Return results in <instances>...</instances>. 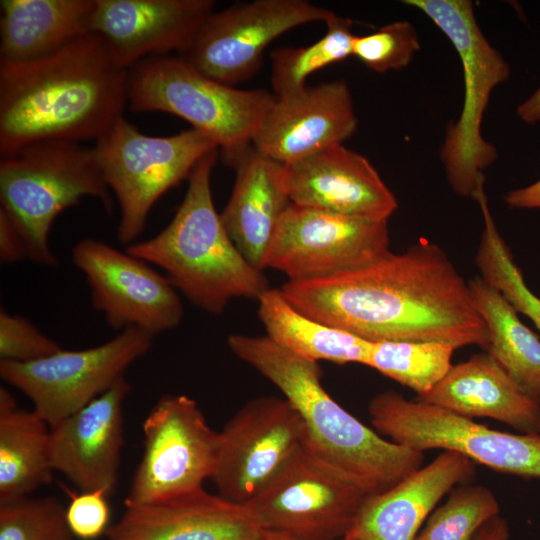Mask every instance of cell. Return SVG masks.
I'll return each instance as SVG.
<instances>
[{"mask_svg": "<svg viewBox=\"0 0 540 540\" xmlns=\"http://www.w3.org/2000/svg\"><path fill=\"white\" fill-rule=\"evenodd\" d=\"M455 350L453 345L439 341L372 342L368 367L420 396L447 375Z\"/></svg>", "mask_w": 540, "mask_h": 540, "instance_id": "obj_31", "label": "cell"}, {"mask_svg": "<svg viewBox=\"0 0 540 540\" xmlns=\"http://www.w3.org/2000/svg\"><path fill=\"white\" fill-rule=\"evenodd\" d=\"M144 452L124 505L142 504L202 487L212 478L218 453L213 431L197 402L164 395L142 425Z\"/></svg>", "mask_w": 540, "mask_h": 540, "instance_id": "obj_12", "label": "cell"}, {"mask_svg": "<svg viewBox=\"0 0 540 540\" xmlns=\"http://www.w3.org/2000/svg\"><path fill=\"white\" fill-rule=\"evenodd\" d=\"M215 149L194 167L185 196L170 223L155 236L129 244L131 255L161 268L193 305L220 314L235 298L258 300L270 289L229 237L211 192Z\"/></svg>", "mask_w": 540, "mask_h": 540, "instance_id": "obj_4", "label": "cell"}, {"mask_svg": "<svg viewBox=\"0 0 540 540\" xmlns=\"http://www.w3.org/2000/svg\"><path fill=\"white\" fill-rule=\"evenodd\" d=\"M50 425L34 410L17 406L12 394L0 388V503L30 496L49 484Z\"/></svg>", "mask_w": 540, "mask_h": 540, "instance_id": "obj_26", "label": "cell"}, {"mask_svg": "<svg viewBox=\"0 0 540 540\" xmlns=\"http://www.w3.org/2000/svg\"><path fill=\"white\" fill-rule=\"evenodd\" d=\"M326 33L305 47H282L271 53V85L278 98L304 90L307 78L329 65L352 56L353 21L333 11L328 16Z\"/></svg>", "mask_w": 540, "mask_h": 540, "instance_id": "obj_29", "label": "cell"}, {"mask_svg": "<svg viewBox=\"0 0 540 540\" xmlns=\"http://www.w3.org/2000/svg\"><path fill=\"white\" fill-rule=\"evenodd\" d=\"M224 162L235 168L236 178L220 213L222 223L243 256L263 270L279 221L291 205L284 165L263 156L252 145Z\"/></svg>", "mask_w": 540, "mask_h": 540, "instance_id": "obj_23", "label": "cell"}, {"mask_svg": "<svg viewBox=\"0 0 540 540\" xmlns=\"http://www.w3.org/2000/svg\"><path fill=\"white\" fill-rule=\"evenodd\" d=\"M499 510L496 496L487 487L461 486L434 511L415 540H473Z\"/></svg>", "mask_w": 540, "mask_h": 540, "instance_id": "obj_32", "label": "cell"}, {"mask_svg": "<svg viewBox=\"0 0 540 540\" xmlns=\"http://www.w3.org/2000/svg\"><path fill=\"white\" fill-rule=\"evenodd\" d=\"M72 261L86 278L94 309L111 328H137L154 337L181 323L177 290L147 262L93 238L74 245Z\"/></svg>", "mask_w": 540, "mask_h": 540, "instance_id": "obj_16", "label": "cell"}, {"mask_svg": "<svg viewBox=\"0 0 540 540\" xmlns=\"http://www.w3.org/2000/svg\"><path fill=\"white\" fill-rule=\"evenodd\" d=\"M474 474L472 460L454 451H443L390 489L367 496L345 539L415 540L441 498Z\"/></svg>", "mask_w": 540, "mask_h": 540, "instance_id": "obj_22", "label": "cell"}, {"mask_svg": "<svg viewBox=\"0 0 540 540\" xmlns=\"http://www.w3.org/2000/svg\"><path fill=\"white\" fill-rule=\"evenodd\" d=\"M374 428L389 440L425 452L454 451L494 471L540 478V434H513L473 421L439 406L411 401L394 391L368 405Z\"/></svg>", "mask_w": 540, "mask_h": 540, "instance_id": "obj_9", "label": "cell"}, {"mask_svg": "<svg viewBox=\"0 0 540 540\" xmlns=\"http://www.w3.org/2000/svg\"><path fill=\"white\" fill-rule=\"evenodd\" d=\"M256 540H300L285 533L264 530L262 534ZM347 540V539H340Z\"/></svg>", "mask_w": 540, "mask_h": 540, "instance_id": "obj_41", "label": "cell"}, {"mask_svg": "<svg viewBox=\"0 0 540 540\" xmlns=\"http://www.w3.org/2000/svg\"><path fill=\"white\" fill-rule=\"evenodd\" d=\"M0 540H76L66 508L55 497H23L0 503Z\"/></svg>", "mask_w": 540, "mask_h": 540, "instance_id": "obj_33", "label": "cell"}, {"mask_svg": "<svg viewBox=\"0 0 540 540\" xmlns=\"http://www.w3.org/2000/svg\"><path fill=\"white\" fill-rule=\"evenodd\" d=\"M276 96L218 82L180 56L143 59L129 68L133 112L178 116L221 148L223 160L249 147Z\"/></svg>", "mask_w": 540, "mask_h": 540, "instance_id": "obj_6", "label": "cell"}, {"mask_svg": "<svg viewBox=\"0 0 540 540\" xmlns=\"http://www.w3.org/2000/svg\"><path fill=\"white\" fill-rule=\"evenodd\" d=\"M419 50L417 31L408 21H395L371 34L355 35L352 42V55L377 73L407 67Z\"/></svg>", "mask_w": 540, "mask_h": 540, "instance_id": "obj_34", "label": "cell"}, {"mask_svg": "<svg viewBox=\"0 0 540 540\" xmlns=\"http://www.w3.org/2000/svg\"><path fill=\"white\" fill-rule=\"evenodd\" d=\"M509 537L507 521L497 515L480 528L473 540H509Z\"/></svg>", "mask_w": 540, "mask_h": 540, "instance_id": "obj_39", "label": "cell"}, {"mask_svg": "<svg viewBox=\"0 0 540 540\" xmlns=\"http://www.w3.org/2000/svg\"><path fill=\"white\" fill-rule=\"evenodd\" d=\"M214 7L212 0H96L91 31L129 69L146 58L181 54Z\"/></svg>", "mask_w": 540, "mask_h": 540, "instance_id": "obj_18", "label": "cell"}, {"mask_svg": "<svg viewBox=\"0 0 540 540\" xmlns=\"http://www.w3.org/2000/svg\"><path fill=\"white\" fill-rule=\"evenodd\" d=\"M96 0H1L0 59L27 62L92 33Z\"/></svg>", "mask_w": 540, "mask_h": 540, "instance_id": "obj_25", "label": "cell"}, {"mask_svg": "<svg viewBox=\"0 0 540 540\" xmlns=\"http://www.w3.org/2000/svg\"><path fill=\"white\" fill-rule=\"evenodd\" d=\"M61 346L28 319L0 310V361L31 362L53 355Z\"/></svg>", "mask_w": 540, "mask_h": 540, "instance_id": "obj_35", "label": "cell"}, {"mask_svg": "<svg viewBox=\"0 0 540 540\" xmlns=\"http://www.w3.org/2000/svg\"><path fill=\"white\" fill-rule=\"evenodd\" d=\"M305 426L286 398L261 396L241 407L218 432L213 476L219 495L253 499L302 448Z\"/></svg>", "mask_w": 540, "mask_h": 540, "instance_id": "obj_14", "label": "cell"}, {"mask_svg": "<svg viewBox=\"0 0 540 540\" xmlns=\"http://www.w3.org/2000/svg\"><path fill=\"white\" fill-rule=\"evenodd\" d=\"M291 203L341 215L388 221L395 195L372 163L343 144L284 165Z\"/></svg>", "mask_w": 540, "mask_h": 540, "instance_id": "obj_20", "label": "cell"}, {"mask_svg": "<svg viewBox=\"0 0 540 540\" xmlns=\"http://www.w3.org/2000/svg\"><path fill=\"white\" fill-rule=\"evenodd\" d=\"M390 253L388 221L291 203L276 228L264 268L305 281L352 271Z\"/></svg>", "mask_w": 540, "mask_h": 540, "instance_id": "obj_11", "label": "cell"}, {"mask_svg": "<svg viewBox=\"0 0 540 540\" xmlns=\"http://www.w3.org/2000/svg\"><path fill=\"white\" fill-rule=\"evenodd\" d=\"M469 284L488 327L490 342L486 352L527 396L540 404L539 338L502 293L481 276Z\"/></svg>", "mask_w": 540, "mask_h": 540, "instance_id": "obj_28", "label": "cell"}, {"mask_svg": "<svg viewBox=\"0 0 540 540\" xmlns=\"http://www.w3.org/2000/svg\"><path fill=\"white\" fill-rule=\"evenodd\" d=\"M128 97L129 69L95 33L36 60L0 59V158L39 141H96Z\"/></svg>", "mask_w": 540, "mask_h": 540, "instance_id": "obj_2", "label": "cell"}, {"mask_svg": "<svg viewBox=\"0 0 540 540\" xmlns=\"http://www.w3.org/2000/svg\"><path fill=\"white\" fill-rule=\"evenodd\" d=\"M124 506L120 519L105 532L109 540H256L264 531L247 503L203 487Z\"/></svg>", "mask_w": 540, "mask_h": 540, "instance_id": "obj_21", "label": "cell"}, {"mask_svg": "<svg viewBox=\"0 0 540 540\" xmlns=\"http://www.w3.org/2000/svg\"><path fill=\"white\" fill-rule=\"evenodd\" d=\"M366 497L302 448L246 503L264 530L300 540H340Z\"/></svg>", "mask_w": 540, "mask_h": 540, "instance_id": "obj_15", "label": "cell"}, {"mask_svg": "<svg viewBox=\"0 0 540 540\" xmlns=\"http://www.w3.org/2000/svg\"><path fill=\"white\" fill-rule=\"evenodd\" d=\"M227 343L297 410L305 426L306 452L367 496L390 489L422 467L424 452L383 438L339 405L322 386L317 362L267 336L232 334Z\"/></svg>", "mask_w": 540, "mask_h": 540, "instance_id": "obj_3", "label": "cell"}, {"mask_svg": "<svg viewBox=\"0 0 540 540\" xmlns=\"http://www.w3.org/2000/svg\"><path fill=\"white\" fill-rule=\"evenodd\" d=\"M332 11L307 0H255L213 11L178 56L226 85L252 78L266 47L306 23L325 22Z\"/></svg>", "mask_w": 540, "mask_h": 540, "instance_id": "obj_13", "label": "cell"}, {"mask_svg": "<svg viewBox=\"0 0 540 540\" xmlns=\"http://www.w3.org/2000/svg\"><path fill=\"white\" fill-rule=\"evenodd\" d=\"M93 148L64 140L30 143L0 160V210L23 237L28 259L54 266L49 245L56 218L83 197L113 207Z\"/></svg>", "mask_w": 540, "mask_h": 540, "instance_id": "obj_5", "label": "cell"}, {"mask_svg": "<svg viewBox=\"0 0 540 540\" xmlns=\"http://www.w3.org/2000/svg\"><path fill=\"white\" fill-rule=\"evenodd\" d=\"M28 258L26 243L6 214L0 210V260L11 264Z\"/></svg>", "mask_w": 540, "mask_h": 540, "instance_id": "obj_37", "label": "cell"}, {"mask_svg": "<svg viewBox=\"0 0 540 540\" xmlns=\"http://www.w3.org/2000/svg\"><path fill=\"white\" fill-rule=\"evenodd\" d=\"M93 148L106 185L117 199V238L131 244L143 232L155 203L188 179L196 164L217 144L195 129L171 136L140 132L124 114Z\"/></svg>", "mask_w": 540, "mask_h": 540, "instance_id": "obj_8", "label": "cell"}, {"mask_svg": "<svg viewBox=\"0 0 540 540\" xmlns=\"http://www.w3.org/2000/svg\"><path fill=\"white\" fill-rule=\"evenodd\" d=\"M503 200L513 209H540V179L528 186L508 191Z\"/></svg>", "mask_w": 540, "mask_h": 540, "instance_id": "obj_38", "label": "cell"}, {"mask_svg": "<svg viewBox=\"0 0 540 540\" xmlns=\"http://www.w3.org/2000/svg\"><path fill=\"white\" fill-rule=\"evenodd\" d=\"M280 291L304 314L369 342L489 346L469 282L441 247L426 240L352 271L287 281Z\"/></svg>", "mask_w": 540, "mask_h": 540, "instance_id": "obj_1", "label": "cell"}, {"mask_svg": "<svg viewBox=\"0 0 540 540\" xmlns=\"http://www.w3.org/2000/svg\"><path fill=\"white\" fill-rule=\"evenodd\" d=\"M416 400L467 418H491L523 433L540 434V404L527 396L487 352L452 365L432 390Z\"/></svg>", "mask_w": 540, "mask_h": 540, "instance_id": "obj_24", "label": "cell"}, {"mask_svg": "<svg viewBox=\"0 0 540 540\" xmlns=\"http://www.w3.org/2000/svg\"><path fill=\"white\" fill-rule=\"evenodd\" d=\"M152 344V335L129 328L95 347L61 349L25 363L0 361V376L25 394L33 403V410L52 426L124 378L126 370Z\"/></svg>", "mask_w": 540, "mask_h": 540, "instance_id": "obj_10", "label": "cell"}, {"mask_svg": "<svg viewBox=\"0 0 540 540\" xmlns=\"http://www.w3.org/2000/svg\"><path fill=\"white\" fill-rule=\"evenodd\" d=\"M518 118L526 124L540 122V86L516 109Z\"/></svg>", "mask_w": 540, "mask_h": 540, "instance_id": "obj_40", "label": "cell"}, {"mask_svg": "<svg viewBox=\"0 0 540 540\" xmlns=\"http://www.w3.org/2000/svg\"><path fill=\"white\" fill-rule=\"evenodd\" d=\"M422 11L446 35L463 68L464 100L457 120L446 127L440 159L447 181L461 197L473 198L483 171L497 159L481 133L492 91L510 76V67L480 29L470 0H404Z\"/></svg>", "mask_w": 540, "mask_h": 540, "instance_id": "obj_7", "label": "cell"}, {"mask_svg": "<svg viewBox=\"0 0 540 540\" xmlns=\"http://www.w3.org/2000/svg\"><path fill=\"white\" fill-rule=\"evenodd\" d=\"M130 391L124 377L50 426L52 467L80 492L104 490L111 496L115 491L124 443L123 406Z\"/></svg>", "mask_w": 540, "mask_h": 540, "instance_id": "obj_19", "label": "cell"}, {"mask_svg": "<svg viewBox=\"0 0 540 540\" xmlns=\"http://www.w3.org/2000/svg\"><path fill=\"white\" fill-rule=\"evenodd\" d=\"M107 497L104 490L71 494L66 521L76 538L93 540L105 534L110 520Z\"/></svg>", "mask_w": 540, "mask_h": 540, "instance_id": "obj_36", "label": "cell"}, {"mask_svg": "<svg viewBox=\"0 0 540 540\" xmlns=\"http://www.w3.org/2000/svg\"><path fill=\"white\" fill-rule=\"evenodd\" d=\"M357 126L347 82H323L292 96L276 97L251 145L263 156L288 165L343 144Z\"/></svg>", "mask_w": 540, "mask_h": 540, "instance_id": "obj_17", "label": "cell"}, {"mask_svg": "<svg viewBox=\"0 0 540 540\" xmlns=\"http://www.w3.org/2000/svg\"><path fill=\"white\" fill-rule=\"evenodd\" d=\"M267 337L310 361L368 366L372 342L318 321L295 308L280 289H268L257 300Z\"/></svg>", "mask_w": 540, "mask_h": 540, "instance_id": "obj_27", "label": "cell"}, {"mask_svg": "<svg viewBox=\"0 0 540 540\" xmlns=\"http://www.w3.org/2000/svg\"><path fill=\"white\" fill-rule=\"evenodd\" d=\"M481 178L473 199L480 207L484 229L475 257L481 278L496 288L518 313L527 316L540 330V298L527 286L520 268L491 214Z\"/></svg>", "mask_w": 540, "mask_h": 540, "instance_id": "obj_30", "label": "cell"}]
</instances>
